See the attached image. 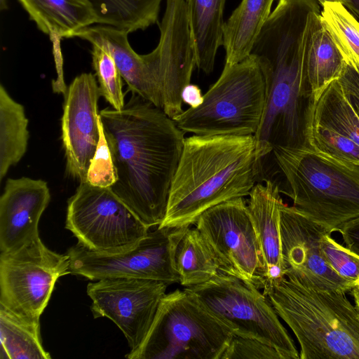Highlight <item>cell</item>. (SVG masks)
I'll list each match as a JSON object with an SVG mask.
<instances>
[{
	"label": "cell",
	"instance_id": "cell-1",
	"mask_svg": "<svg viewBox=\"0 0 359 359\" xmlns=\"http://www.w3.org/2000/svg\"><path fill=\"white\" fill-rule=\"evenodd\" d=\"M115 168L111 191L147 227L163 221L184 133L161 109L132 93L121 110L99 113Z\"/></svg>",
	"mask_w": 359,
	"mask_h": 359
},
{
	"label": "cell",
	"instance_id": "cell-2",
	"mask_svg": "<svg viewBox=\"0 0 359 359\" xmlns=\"http://www.w3.org/2000/svg\"><path fill=\"white\" fill-rule=\"evenodd\" d=\"M320 15L316 0H279L254 43L250 54L257 58L266 85L264 115L254 135L262 161L275 145L305 144V114L311 97L306 57Z\"/></svg>",
	"mask_w": 359,
	"mask_h": 359
},
{
	"label": "cell",
	"instance_id": "cell-3",
	"mask_svg": "<svg viewBox=\"0 0 359 359\" xmlns=\"http://www.w3.org/2000/svg\"><path fill=\"white\" fill-rule=\"evenodd\" d=\"M262 160L254 135L185 137L163 222L158 226H190L208 209L249 196Z\"/></svg>",
	"mask_w": 359,
	"mask_h": 359
},
{
	"label": "cell",
	"instance_id": "cell-4",
	"mask_svg": "<svg viewBox=\"0 0 359 359\" xmlns=\"http://www.w3.org/2000/svg\"><path fill=\"white\" fill-rule=\"evenodd\" d=\"M263 293L296 337L300 359H359V312L345 292L284 277L266 284Z\"/></svg>",
	"mask_w": 359,
	"mask_h": 359
},
{
	"label": "cell",
	"instance_id": "cell-5",
	"mask_svg": "<svg viewBox=\"0 0 359 359\" xmlns=\"http://www.w3.org/2000/svg\"><path fill=\"white\" fill-rule=\"evenodd\" d=\"M272 152L299 212L330 233L359 217V164L306 144L275 145Z\"/></svg>",
	"mask_w": 359,
	"mask_h": 359
},
{
	"label": "cell",
	"instance_id": "cell-6",
	"mask_svg": "<svg viewBox=\"0 0 359 359\" xmlns=\"http://www.w3.org/2000/svg\"><path fill=\"white\" fill-rule=\"evenodd\" d=\"M266 100V81L257 58L226 66L203 95L198 107H189L173 120L184 133L197 135H254Z\"/></svg>",
	"mask_w": 359,
	"mask_h": 359
},
{
	"label": "cell",
	"instance_id": "cell-7",
	"mask_svg": "<svg viewBox=\"0 0 359 359\" xmlns=\"http://www.w3.org/2000/svg\"><path fill=\"white\" fill-rule=\"evenodd\" d=\"M186 290L165 294L141 346L129 359H221L234 337Z\"/></svg>",
	"mask_w": 359,
	"mask_h": 359
},
{
	"label": "cell",
	"instance_id": "cell-8",
	"mask_svg": "<svg viewBox=\"0 0 359 359\" xmlns=\"http://www.w3.org/2000/svg\"><path fill=\"white\" fill-rule=\"evenodd\" d=\"M184 290L231 327L235 336L265 343L283 359H299L294 341L271 302L253 285L220 271L208 281Z\"/></svg>",
	"mask_w": 359,
	"mask_h": 359
},
{
	"label": "cell",
	"instance_id": "cell-9",
	"mask_svg": "<svg viewBox=\"0 0 359 359\" xmlns=\"http://www.w3.org/2000/svg\"><path fill=\"white\" fill-rule=\"evenodd\" d=\"M65 227L79 244L107 254L134 248L149 229L109 187L87 181L68 200Z\"/></svg>",
	"mask_w": 359,
	"mask_h": 359
},
{
	"label": "cell",
	"instance_id": "cell-10",
	"mask_svg": "<svg viewBox=\"0 0 359 359\" xmlns=\"http://www.w3.org/2000/svg\"><path fill=\"white\" fill-rule=\"evenodd\" d=\"M190 226L158 227L134 248L118 253H101L77 244L70 248V270L92 280L106 278H137L180 283L175 255Z\"/></svg>",
	"mask_w": 359,
	"mask_h": 359
},
{
	"label": "cell",
	"instance_id": "cell-11",
	"mask_svg": "<svg viewBox=\"0 0 359 359\" xmlns=\"http://www.w3.org/2000/svg\"><path fill=\"white\" fill-rule=\"evenodd\" d=\"M69 255L49 250L40 237L0 255V304L39 320L57 279L71 273Z\"/></svg>",
	"mask_w": 359,
	"mask_h": 359
},
{
	"label": "cell",
	"instance_id": "cell-12",
	"mask_svg": "<svg viewBox=\"0 0 359 359\" xmlns=\"http://www.w3.org/2000/svg\"><path fill=\"white\" fill-rule=\"evenodd\" d=\"M195 225L212 249L222 272L259 290L264 287L262 255L244 197L208 209Z\"/></svg>",
	"mask_w": 359,
	"mask_h": 359
},
{
	"label": "cell",
	"instance_id": "cell-13",
	"mask_svg": "<svg viewBox=\"0 0 359 359\" xmlns=\"http://www.w3.org/2000/svg\"><path fill=\"white\" fill-rule=\"evenodd\" d=\"M159 29L157 46L143 57L160 93L162 110L173 119L184 111L182 92L196 67L185 0H166Z\"/></svg>",
	"mask_w": 359,
	"mask_h": 359
},
{
	"label": "cell",
	"instance_id": "cell-14",
	"mask_svg": "<svg viewBox=\"0 0 359 359\" xmlns=\"http://www.w3.org/2000/svg\"><path fill=\"white\" fill-rule=\"evenodd\" d=\"M168 284L137 278H106L90 283L94 318L107 317L123 333L130 351L142 344L154 320Z\"/></svg>",
	"mask_w": 359,
	"mask_h": 359
},
{
	"label": "cell",
	"instance_id": "cell-15",
	"mask_svg": "<svg viewBox=\"0 0 359 359\" xmlns=\"http://www.w3.org/2000/svg\"><path fill=\"white\" fill-rule=\"evenodd\" d=\"M280 215L282 257L285 277L305 287L346 292L353 287L327 264L320 247L329 233L294 206L283 204Z\"/></svg>",
	"mask_w": 359,
	"mask_h": 359
},
{
	"label": "cell",
	"instance_id": "cell-16",
	"mask_svg": "<svg viewBox=\"0 0 359 359\" xmlns=\"http://www.w3.org/2000/svg\"><path fill=\"white\" fill-rule=\"evenodd\" d=\"M95 77L92 73L77 76L65 96L61 128L66 170L79 182L86 181L100 137L97 101L101 95Z\"/></svg>",
	"mask_w": 359,
	"mask_h": 359
},
{
	"label": "cell",
	"instance_id": "cell-17",
	"mask_svg": "<svg viewBox=\"0 0 359 359\" xmlns=\"http://www.w3.org/2000/svg\"><path fill=\"white\" fill-rule=\"evenodd\" d=\"M50 200L47 182L22 177L6 180L0 198V250H15L39 237L38 225Z\"/></svg>",
	"mask_w": 359,
	"mask_h": 359
},
{
	"label": "cell",
	"instance_id": "cell-18",
	"mask_svg": "<svg viewBox=\"0 0 359 359\" xmlns=\"http://www.w3.org/2000/svg\"><path fill=\"white\" fill-rule=\"evenodd\" d=\"M280 188L266 180L265 184L257 183L250 194L248 210L262 255L266 284L285 277L281 238L280 208L283 204Z\"/></svg>",
	"mask_w": 359,
	"mask_h": 359
},
{
	"label": "cell",
	"instance_id": "cell-19",
	"mask_svg": "<svg viewBox=\"0 0 359 359\" xmlns=\"http://www.w3.org/2000/svg\"><path fill=\"white\" fill-rule=\"evenodd\" d=\"M127 32L104 25H92L75 37L88 41L108 52L114 59L121 77L132 93H135L162 109L159 91L149 73L143 55L131 47Z\"/></svg>",
	"mask_w": 359,
	"mask_h": 359
},
{
	"label": "cell",
	"instance_id": "cell-20",
	"mask_svg": "<svg viewBox=\"0 0 359 359\" xmlns=\"http://www.w3.org/2000/svg\"><path fill=\"white\" fill-rule=\"evenodd\" d=\"M37 27L60 39L75 37L97 23L90 0H18Z\"/></svg>",
	"mask_w": 359,
	"mask_h": 359
},
{
	"label": "cell",
	"instance_id": "cell-21",
	"mask_svg": "<svg viewBox=\"0 0 359 359\" xmlns=\"http://www.w3.org/2000/svg\"><path fill=\"white\" fill-rule=\"evenodd\" d=\"M226 0H185L194 42L196 67L210 74L223 44L224 9Z\"/></svg>",
	"mask_w": 359,
	"mask_h": 359
},
{
	"label": "cell",
	"instance_id": "cell-22",
	"mask_svg": "<svg viewBox=\"0 0 359 359\" xmlns=\"http://www.w3.org/2000/svg\"><path fill=\"white\" fill-rule=\"evenodd\" d=\"M274 0H242L223 30L225 65L236 64L248 57L254 43L271 13Z\"/></svg>",
	"mask_w": 359,
	"mask_h": 359
},
{
	"label": "cell",
	"instance_id": "cell-23",
	"mask_svg": "<svg viewBox=\"0 0 359 359\" xmlns=\"http://www.w3.org/2000/svg\"><path fill=\"white\" fill-rule=\"evenodd\" d=\"M346 65L344 57L320 15L311 32L306 57V76L311 96L337 80Z\"/></svg>",
	"mask_w": 359,
	"mask_h": 359
},
{
	"label": "cell",
	"instance_id": "cell-24",
	"mask_svg": "<svg viewBox=\"0 0 359 359\" xmlns=\"http://www.w3.org/2000/svg\"><path fill=\"white\" fill-rule=\"evenodd\" d=\"M305 118L324 125L359 145V117L337 80L310 97Z\"/></svg>",
	"mask_w": 359,
	"mask_h": 359
},
{
	"label": "cell",
	"instance_id": "cell-25",
	"mask_svg": "<svg viewBox=\"0 0 359 359\" xmlns=\"http://www.w3.org/2000/svg\"><path fill=\"white\" fill-rule=\"evenodd\" d=\"M1 358L49 359L42 346L39 320L21 317L0 304Z\"/></svg>",
	"mask_w": 359,
	"mask_h": 359
},
{
	"label": "cell",
	"instance_id": "cell-26",
	"mask_svg": "<svg viewBox=\"0 0 359 359\" xmlns=\"http://www.w3.org/2000/svg\"><path fill=\"white\" fill-rule=\"evenodd\" d=\"M175 262L180 283L185 287L205 283L222 271L215 254L197 228L189 227L184 234Z\"/></svg>",
	"mask_w": 359,
	"mask_h": 359
},
{
	"label": "cell",
	"instance_id": "cell-27",
	"mask_svg": "<svg viewBox=\"0 0 359 359\" xmlns=\"http://www.w3.org/2000/svg\"><path fill=\"white\" fill-rule=\"evenodd\" d=\"M24 107L0 86V180L25 155L29 140Z\"/></svg>",
	"mask_w": 359,
	"mask_h": 359
},
{
	"label": "cell",
	"instance_id": "cell-28",
	"mask_svg": "<svg viewBox=\"0 0 359 359\" xmlns=\"http://www.w3.org/2000/svg\"><path fill=\"white\" fill-rule=\"evenodd\" d=\"M97 24L130 33L156 22L162 0H90Z\"/></svg>",
	"mask_w": 359,
	"mask_h": 359
},
{
	"label": "cell",
	"instance_id": "cell-29",
	"mask_svg": "<svg viewBox=\"0 0 359 359\" xmlns=\"http://www.w3.org/2000/svg\"><path fill=\"white\" fill-rule=\"evenodd\" d=\"M321 20L346 63L359 68V22L340 2L322 5Z\"/></svg>",
	"mask_w": 359,
	"mask_h": 359
},
{
	"label": "cell",
	"instance_id": "cell-30",
	"mask_svg": "<svg viewBox=\"0 0 359 359\" xmlns=\"http://www.w3.org/2000/svg\"><path fill=\"white\" fill-rule=\"evenodd\" d=\"M304 140L316 151L359 164V145L324 125L305 118Z\"/></svg>",
	"mask_w": 359,
	"mask_h": 359
},
{
	"label": "cell",
	"instance_id": "cell-31",
	"mask_svg": "<svg viewBox=\"0 0 359 359\" xmlns=\"http://www.w3.org/2000/svg\"><path fill=\"white\" fill-rule=\"evenodd\" d=\"M93 67L97 79L101 96L116 110L125 106L121 76L111 55L103 48L93 46Z\"/></svg>",
	"mask_w": 359,
	"mask_h": 359
},
{
	"label": "cell",
	"instance_id": "cell-32",
	"mask_svg": "<svg viewBox=\"0 0 359 359\" xmlns=\"http://www.w3.org/2000/svg\"><path fill=\"white\" fill-rule=\"evenodd\" d=\"M320 247L329 266L354 285L359 278V256L337 243L330 233H326L321 238Z\"/></svg>",
	"mask_w": 359,
	"mask_h": 359
},
{
	"label": "cell",
	"instance_id": "cell-33",
	"mask_svg": "<svg viewBox=\"0 0 359 359\" xmlns=\"http://www.w3.org/2000/svg\"><path fill=\"white\" fill-rule=\"evenodd\" d=\"M98 128L99 141L88 168L86 181L95 187L110 188L116 181V175L100 115Z\"/></svg>",
	"mask_w": 359,
	"mask_h": 359
},
{
	"label": "cell",
	"instance_id": "cell-34",
	"mask_svg": "<svg viewBox=\"0 0 359 359\" xmlns=\"http://www.w3.org/2000/svg\"><path fill=\"white\" fill-rule=\"evenodd\" d=\"M221 359H283L273 347L257 339L234 336Z\"/></svg>",
	"mask_w": 359,
	"mask_h": 359
},
{
	"label": "cell",
	"instance_id": "cell-35",
	"mask_svg": "<svg viewBox=\"0 0 359 359\" xmlns=\"http://www.w3.org/2000/svg\"><path fill=\"white\" fill-rule=\"evenodd\" d=\"M337 81L344 96L359 117V68L346 63Z\"/></svg>",
	"mask_w": 359,
	"mask_h": 359
},
{
	"label": "cell",
	"instance_id": "cell-36",
	"mask_svg": "<svg viewBox=\"0 0 359 359\" xmlns=\"http://www.w3.org/2000/svg\"><path fill=\"white\" fill-rule=\"evenodd\" d=\"M50 39L53 44V55L57 72V78L52 81L51 86L53 93L62 94L66 95L67 92V86L64 80L63 74V60L60 47V38L56 36H50Z\"/></svg>",
	"mask_w": 359,
	"mask_h": 359
},
{
	"label": "cell",
	"instance_id": "cell-37",
	"mask_svg": "<svg viewBox=\"0 0 359 359\" xmlns=\"http://www.w3.org/2000/svg\"><path fill=\"white\" fill-rule=\"evenodd\" d=\"M338 232L346 247L359 256V217L346 223Z\"/></svg>",
	"mask_w": 359,
	"mask_h": 359
},
{
	"label": "cell",
	"instance_id": "cell-38",
	"mask_svg": "<svg viewBox=\"0 0 359 359\" xmlns=\"http://www.w3.org/2000/svg\"><path fill=\"white\" fill-rule=\"evenodd\" d=\"M181 97L183 103L192 108L198 107L203 101V95L199 86L191 83L183 88Z\"/></svg>",
	"mask_w": 359,
	"mask_h": 359
},
{
	"label": "cell",
	"instance_id": "cell-39",
	"mask_svg": "<svg viewBox=\"0 0 359 359\" xmlns=\"http://www.w3.org/2000/svg\"><path fill=\"white\" fill-rule=\"evenodd\" d=\"M341 3L359 17V0H341Z\"/></svg>",
	"mask_w": 359,
	"mask_h": 359
},
{
	"label": "cell",
	"instance_id": "cell-40",
	"mask_svg": "<svg viewBox=\"0 0 359 359\" xmlns=\"http://www.w3.org/2000/svg\"><path fill=\"white\" fill-rule=\"evenodd\" d=\"M351 294L353 298L355 306L359 312V286H354L351 290Z\"/></svg>",
	"mask_w": 359,
	"mask_h": 359
},
{
	"label": "cell",
	"instance_id": "cell-41",
	"mask_svg": "<svg viewBox=\"0 0 359 359\" xmlns=\"http://www.w3.org/2000/svg\"><path fill=\"white\" fill-rule=\"evenodd\" d=\"M318 2H319L321 6L323 5L326 2H340L341 3V0H316Z\"/></svg>",
	"mask_w": 359,
	"mask_h": 359
},
{
	"label": "cell",
	"instance_id": "cell-42",
	"mask_svg": "<svg viewBox=\"0 0 359 359\" xmlns=\"http://www.w3.org/2000/svg\"><path fill=\"white\" fill-rule=\"evenodd\" d=\"M359 286V278L354 283V286Z\"/></svg>",
	"mask_w": 359,
	"mask_h": 359
}]
</instances>
